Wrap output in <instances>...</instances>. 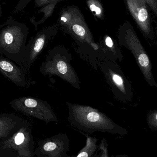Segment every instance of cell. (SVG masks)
I'll return each instance as SVG.
<instances>
[{
    "instance_id": "obj_1",
    "label": "cell",
    "mask_w": 157,
    "mask_h": 157,
    "mask_svg": "<svg viewBox=\"0 0 157 157\" xmlns=\"http://www.w3.org/2000/svg\"><path fill=\"white\" fill-rule=\"evenodd\" d=\"M66 104L68 110V121L82 132L92 134L98 131L123 136L128 134L125 128L92 106L69 102Z\"/></svg>"
},
{
    "instance_id": "obj_2",
    "label": "cell",
    "mask_w": 157,
    "mask_h": 157,
    "mask_svg": "<svg viewBox=\"0 0 157 157\" xmlns=\"http://www.w3.org/2000/svg\"><path fill=\"white\" fill-rule=\"evenodd\" d=\"M28 34L27 25L10 16L0 25V54L23 67Z\"/></svg>"
},
{
    "instance_id": "obj_3",
    "label": "cell",
    "mask_w": 157,
    "mask_h": 157,
    "mask_svg": "<svg viewBox=\"0 0 157 157\" xmlns=\"http://www.w3.org/2000/svg\"><path fill=\"white\" fill-rule=\"evenodd\" d=\"M71 57L59 48L48 53L44 61L40 66V72L44 76H57L76 89H81V83L77 72L70 64Z\"/></svg>"
},
{
    "instance_id": "obj_4",
    "label": "cell",
    "mask_w": 157,
    "mask_h": 157,
    "mask_svg": "<svg viewBox=\"0 0 157 157\" xmlns=\"http://www.w3.org/2000/svg\"><path fill=\"white\" fill-rule=\"evenodd\" d=\"M59 20L60 25L78 40L89 44L94 50H98L99 46L94 43L91 33L78 8L69 7L63 9Z\"/></svg>"
},
{
    "instance_id": "obj_5",
    "label": "cell",
    "mask_w": 157,
    "mask_h": 157,
    "mask_svg": "<svg viewBox=\"0 0 157 157\" xmlns=\"http://www.w3.org/2000/svg\"><path fill=\"white\" fill-rule=\"evenodd\" d=\"M12 108L27 116L35 117L46 124L57 122L58 117L52 106L42 99L31 96L19 97L10 102Z\"/></svg>"
},
{
    "instance_id": "obj_6",
    "label": "cell",
    "mask_w": 157,
    "mask_h": 157,
    "mask_svg": "<svg viewBox=\"0 0 157 157\" xmlns=\"http://www.w3.org/2000/svg\"><path fill=\"white\" fill-rule=\"evenodd\" d=\"M100 67L115 98L121 102L131 101L133 97L132 85L120 67L107 62L101 64Z\"/></svg>"
},
{
    "instance_id": "obj_7",
    "label": "cell",
    "mask_w": 157,
    "mask_h": 157,
    "mask_svg": "<svg viewBox=\"0 0 157 157\" xmlns=\"http://www.w3.org/2000/svg\"><path fill=\"white\" fill-rule=\"evenodd\" d=\"M124 38L125 46L134 56L145 81L151 87H157L151 71L150 59L132 27L125 31Z\"/></svg>"
},
{
    "instance_id": "obj_8",
    "label": "cell",
    "mask_w": 157,
    "mask_h": 157,
    "mask_svg": "<svg viewBox=\"0 0 157 157\" xmlns=\"http://www.w3.org/2000/svg\"><path fill=\"white\" fill-rule=\"evenodd\" d=\"M0 145L15 151L19 157H34V140L29 124L26 123L9 139L0 141Z\"/></svg>"
},
{
    "instance_id": "obj_9",
    "label": "cell",
    "mask_w": 157,
    "mask_h": 157,
    "mask_svg": "<svg viewBox=\"0 0 157 157\" xmlns=\"http://www.w3.org/2000/svg\"><path fill=\"white\" fill-rule=\"evenodd\" d=\"M56 26L48 27L39 31L35 36L31 37L26 44L25 56L22 66L27 74L30 73L31 67L49 40L56 34Z\"/></svg>"
},
{
    "instance_id": "obj_10",
    "label": "cell",
    "mask_w": 157,
    "mask_h": 157,
    "mask_svg": "<svg viewBox=\"0 0 157 157\" xmlns=\"http://www.w3.org/2000/svg\"><path fill=\"white\" fill-rule=\"evenodd\" d=\"M69 138L66 134L59 133L50 137L39 140L33 156L37 157H68Z\"/></svg>"
},
{
    "instance_id": "obj_11",
    "label": "cell",
    "mask_w": 157,
    "mask_h": 157,
    "mask_svg": "<svg viewBox=\"0 0 157 157\" xmlns=\"http://www.w3.org/2000/svg\"><path fill=\"white\" fill-rule=\"evenodd\" d=\"M125 2L140 29L146 36L152 37V26L146 0H125Z\"/></svg>"
},
{
    "instance_id": "obj_12",
    "label": "cell",
    "mask_w": 157,
    "mask_h": 157,
    "mask_svg": "<svg viewBox=\"0 0 157 157\" xmlns=\"http://www.w3.org/2000/svg\"><path fill=\"white\" fill-rule=\"evenodd\" d=\"M0 73L18 87L27 88L31 85L24 68L2 55L0 56Z\"/></svg>"
},
{
    "instance_id": "obj_13",
    "label": "cell",
    "mask_w": 157,
    "mask_h": 157,
    "mask_svg": "<svg viewBox=\"0 0 157 157\" xmlns=\"http://www.w3.org/2000/svg\"><path fill=\"white\" fill-rule=\"evenodd\" d=\"M26 123L22 118L14 114H0V141L11 137Z\"/></svg>"
},
{
    "instance_id": "obj_14",
    "label": "cell",
    "mask_w": 157,
    "mask_h": 157,
    "mask_svg": "<svg viewBox=\"0 0 157 157\" xmlns=\"http://www.w3.org/2000/svg\"><path fill=\"white\" fill-rule=\"evenodd\" d=\"M81 132L86 137V144L84 147L80 151L78 154L76 155V157H93L94 155L98 149V146H97L96 143L99 140V139L89 136L82 131H81Z\"/></svg>"
},
{
    "instance_id": "obj_15",
    "label": "cell",
    "mask_w": 157,
    "mask_h": 157,
    "mask_svg": "<svg viewBox=\"0 0 157 157\" xmlns=\"http://www.w3.org/2000/svg\"><path fill=\"white\" fill-rule=\"evenodd\" d=\"M57 2H51V3H48V4L43 6L42 8L38 10L37 13H44V16L40 21H36L35 20V16H33L31 17L30 20V21L34 25L36 31H37V30H38V25H39L44 23L45 21L46 20L52 15L53 11H54L55 6L56 5Z\"/></svg>"
},
{
    "instance_id": "obj_16",
    "label": "cell",
    "mask_w": 157,
    "mask_h": 157,
    "mask_svg": "<svg viewBox=\"0 0 157 157\" xmlns=\"http://www.w3.org/2000/svg\"><path fill=\"white\" fill-rule=\"evenodd\" d=\"M147 122L150 128L153 131L157 130V110H150L147 114Z\"/></svg>"
},
{
    "instance_id": "obj_17",
    "label": "cell",
    "mask_w": 157,
    "mask_h": 157,
    "mask_svg": "<svg viewBox=\"0 0 157 157\" xmlns=\"http://www.w3.org/2000/svg\"><path fill=\"white\" fill-rule=\"evenodd\" d=\"M88 5L90 10L94 13V14L99 18L103 15L102 5L97 0H88Z\"/></svg>"
},
{
    "instance_id": "obj_18",
    "label": "cell",
    "mask_w": 157,
    "mask_h": 157,
    "mask_svg": "<svg viewBox=\"0 0 157 157\" xmlns=\"http://www.w3.org/2000/svg\"><path fill=\"white\" fill-rule=\"evenodd\" d=\"M107 147H108V144H107L106 140L105 138H103L98 147V150L100 151V153L98 155H96L95 157H109Z\"/></svg>"
},
{
    "instance_id": "obj_19",
    "label": "cell",
    "mask_w": 157,
    "mask_h": 157,
    "mask_svg": "<svg viewBox=\"0 0 157 157\" xmlns=\"http://www.w3.org/2000/svg\"><path fill=\"white\" fill-rule=\"evenodd\" d=\"M0 157H19L16 151L11 149H4L0 145Z\"/></svg>"
},
{
    "instance_id": "obj_20",
    "label": "cell",
    "mask_w": 157,
    "mask_h": 157,
    "mask_svg": "<svg viewBox=\"0 0 157 157\" xmlns=\"http://www.w3.org/2000/svg\"><path fill=\"white\" fill-rule=\"evenodd\" d=\"M32 0H20L14 10V13L21 11Z\"/></svg>"
},
{
    "instance_id": "obj_21",
    "label": "cell",
    "mask_w": 157,
    "mask_h": 157,
    "mask_svg": "<svg viewBox=\"0 0 157 157\" xmlns=\"http://www.w3.org/2000/svg\"><path fill=\"white\" fill-rule=\"evenodd\" d=\"M60 1L61 0H35L34 4L36 7L39 8L54 2H58Z\"/></svg>"
},
{
    "instance_id": "obj_22",
    "label": "cell",
    "mask_w": 157,
    "mask_h": 157,
    "mask_svg": "<svg viewBox=\"0 0 157 157\" xmlns=\"http://www.w3.org/2000/svg\"><path fill=\"white\" fill-rule=\"evenodd\" d=\"M147 4L151 8L152 11L155 13V15L157 14V0H146Z\"/></svg>"
},
{
    "instance_id": "obj_23",
    "label": "cell",
    "mask_w": 157,
    "mask_h": 157,
    "mask_svg": "<svg viewBox=\"0 0 157 157\" xmlns=\"http://www.w3.org/2000/svg\"><path fill=\"white\" fill-rule=\"evenodd\" d=\"M105 43L106 45L108 48H111L112 51H113V41H112L111 37H109V36H107V37H106Z\"/></svg>"
},
{
    "instance_id": "obj_24",
    "label": "cell",
    "mask_w": 157,
    "mask_h": 157,
    "mask_svg": "<svg viewBox=\"0 0 157 157\" xmlns=\"http://www.w3.org/2000/svg\"><path fill=\"white\" fill-rule=\"evenodd\" d=\"M2 1L3 0H0V2ZM2 10L1 4L0 3V18L2 17Z\"/></svg>"
}]
</instances>
